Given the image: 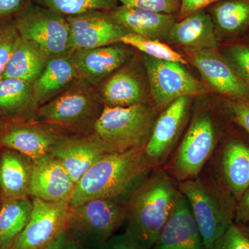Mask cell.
I'll list each match as a JSON object with an SVG mask.
<instances>
[{
	"instance_id": "1",
	"label": "cell",
	"mask_w": 249,
	"mask_h": 249,
	"mask_svg": "<svg viewBox=\"0 0 249 249\" xmlns=\"http://www.w3.org/2000/svg\"><path fill=\"white\" fill-rule=\"evenodd\" d=\"M181 192L164 167L150 170L126 201L124 232L143 249H152L171 217Z\"/></svg>"
},
{
	"instance_id": "2",
	"label": "cell",
	"mask_w": 249,
	"mask_h": 249,
	"mask_svg": "<svg viewBox=\"0 0 249 249\" xmlns=\"http://www.w3.org/2000/svg\"><path fill=\"white\" fill-rule=\"evenodd\" d=\"M143 150L103 156L76 183L69 205L76 206L95 199L126 202L134 188L151 170L145 163Z\"/></svg>"
},
{
	"instance_id": "3",
	"label": "cell",
	"mask_w": 249,
	"mask_h": 249,
	"mask_svg": "<svg viewBox=\"0 0 249 249\" xmlns=\"http://www.w3.org/2000/svg\"><path fill=\"white\" fill-rule=\"evenodd\" d=\"M206 249L235 222L237 201L214 184L202 172L196 178L178 183Z\"/></svg>"
},
{
	"instance_id": "4",
	"label": "cell",
	"mask_w": 249,
	"mask_h": 249,
	"mask_svg": "<svg viewBox=\"0 0 249 249\" xmlns=\"http://www.w3.org/2000/svg\"><path fill=\"white\" fill-rule=\"evenodd\" d=\"M224 137L212 110L199 107L181 142L163 167L178 183L196 178L202 173Z\"/></svg>"
},
{
	"instance_id": "5",
	"label": "cell",
	"mask_w": 249,
	"mask_h": 249,
	"mask_svg": "<svg viewBox=\"0 0 249 249\" xmlns=\"http://www.w3.org/2000/svg\"><path fill=\"white\" fill-rule=\"evenodd\" d=\"M158 109L149 102L127 107H105L92 134L113 153L144 148Z\"/></svg>"
},
{
	"instance_id": "6",
	"label": "cell",
	"mask_w": 249,
	"mask_h": 249,
	"mask_svg": "<svg viewBox=\"0 0 249 249\" xmlns=\"http://www.w3.org/2000/svg\"><path fill=\"white\" fill-rule=\"evenodd\" d=\"M104 107L95 88L78 80L53 100L37 108L29 121L89 135L93 133Z\"/></svg>"
},
{
	"instance_id": "7",
	"label": "cell",
	"mask_w": 249,
	"mask_h": 249,
	"mask_svg": "<svg viewBox=\"0 0 249 249\" xmlns=\"http://www.w3.org/2000/svg\"><path fill=\"white\" fill-rule=\"evenodd\" d=\"M125 219V202L95 199L70 206L67 229L90 248L101 249Z\"/></svg>"
},
{
	"instance_id": "8",
	"label": "cell",
	"mask_w": 249,
	"mask_h": 249,
	"mask_svg": "<svg viewBox=\"0 0 249 249\" xmlns=\"http://www.w3.org/2000/svg\"><path fill=\"white\" fill-rule=\"evenodd\" d=\"M208 178L238 201L249 188V137L238 132L227 134L205 166Z\"/></svg>"
},
{
	"instance_id": "9",
	"label": "cell",
	"mask_w": 249,
	"mask_h": 249,
	"mask_svg": "<svg viewBox=\"0 0 249 249\" xmlns=\"http://www.w3.org/2000/svg\"><path fill=\"white\" fill-rule=\"evenodd\" d=\"M14 22L21 37L40 46L50 56L72 50L70 25L63 15L32 2Z\"/></svg>"
},
{
	"instance_id": "10",
	"label": "cell",
	"mask_w": 249,
	"mask_h": 249,
	"mask_svg": "<svg viewBox=\"0 0 249 249\" xmlns=\"http://www.w3.org/2000/svg\"><path fill=\"white\" fill-rule=\"evenodd\" d=\"M75 134H79L45 123L0 122V147L36 160L52 156L62 142Z\"/></svg>"
},
{
	"instance_id": "11",
	"label": "cell",
	"mask_w": 249,
	"mask_h": 249,
	"mask_svg": "<svg viewBox=\"0 0 249 249\" xmlns=\"http://www.w3.org/2000/svg\"><path fill=\"white\" fill-rule=\"evenodd\" d=\"M149 88L156 107L165 109L183 96L206 92L204 85L178 62L157 60L143 55Z\"/></svg>"
},
{
	"instance_id": "12",
	"label": "cell",
	"mask_w": 249,
	"mask_h": 249,
	"mask_svg": "<svg viewBox=\"0 0 249 249\" xmlns=\"http://www.w3.org/2000/svg\"><path fill=\"white\" fill-rule=\"evenodd\" d=\"M192 96L178 98L157 117L143 157L150 169L163 167L178 147L191 110Z\"/></svg>"
},
{
	"instance_id": "13",
	"label": "cell",
	"mask_w": 249,
	"mask_h": 249,
	"mask_svg": "<svg viewBox=\"0 0 249 249\" xmlns=\"http://www.w3.org/2000/svg\"><path fill=\"white\" fill-rule=\"evenodd\" d=\"M32 201L34 206L30 221L9 249H47L67 229L68 203Z\"/></svg>"
},
{
	"instance_id": "14",
	"label": "cell",
	"mask_w": 249,
	"mask_h": 249,
	"mask_svg": "<svg viewBox=\"0 0 249 249\" xmlns=\"http://www.w3.org/2000/svg\"><path fill=\"white\" fill-rule=\"evenodd\" d=\"M72 50L89 49L121 43L129 31L110 11H93L67 17Z\"/></svg>"
},
{
	"instance_id": "15",
	"label": "cell",
	"mask_w": 249,
	"mask_h": 249,
	"mask_svg": "<svg viewBox=\"0 0 249 249\" xmlns=\"http://www.w3.org/2000/svg\"><path fill=\"white\" fill-rule=\"evenodd\" d=\"M184 49L187 60L213 89L227 98L249 101L248 87L217 49Z\"/></svg>"
},
{
	"instance_id": "16",
	"label": "cell",
	"mask_w": 249,
	"mask_h": 249,
	"mask_svg": "<svg viewBox=\"0 0 249 249\" xmlns=\"http://www.w3.org/2000/svg\"><path fill=\"white\" fill-rule=\"evenodd\" d=\"M132 49L121 42L98 48L73 50L72 58L79 80L96 88L132 60Z\"/></svg>"
},
{
	"instance_id": "17",
	"label": "cell",
	"mask_w": 249,
	"mask_h": 249,
	"mask_svg": "<svg viewBox=\"0 0 249 249\" xmlns=\"http://www.w3.org/2000/svg\"><path fill=\"white\" fill-rule=\"evenodd\" d=\"M132 60L99 84L96 91L105 107H127L148 102L143 75Z\"/></svg>"
},
{
	"instance_id": "18",
	"label": "cell",
	"mask_w": 249,
	"mask_h": 249,
	"mask_svg": "<svg viewBox=\"0 0 249 249\" xmlns=\"http://www.w3.org/2000/svg\"><path fill=\"white\" fill-rule=\"evenodd\" d=\"M29 197L47 202L68 203L76 183L52 156L33 160Z\"/></svg>"
},
{
	"instance_id": "19",
	"label": "cell",
	"mask_w": 249,
	"mask_h": 249,
	"mask_svg": "<svg viewBox=\"0 0 249 249\" xmlns=\"http://www.w3.org/2000/svg\"><path fill=\"white\" fill-rule=\"evenodd\" d=\"M108 153L113 152L93 134H75L62 142L52 157L61 163L76 183L99 159Z\"/></svg>"
},
{
	"instance_id": "20",
	"label": "cell",
	"mask_w": 249,
	"mask_h": 249,
	"mask_svg": "<svg viewBox=\"0 0 249 249\" xmlns=\"http://www.w3.org/2000/svg\"><path fill=\"white\" fill-rule=\"evenodd\" d=\"M152 249H206L189 204L181 193L173 214Z\"/></svg>"
},
{
	"instance_id": "21",
	"label": "cell",
	"mask_w": 249,
	"mask_h": 249,
	"mask_svg": "<svg viewBox=\"0 0 249 249\" xmlns=\"http://www.w3.org/2000/svg\"><path fill=\"white\" fill-rule=\"evenodd\" d=\"M73 50L51 57L43 72L32 84L37 107L53 100L79 80L72 58Z\"/></svg>"
},
{
	"instance_id": "22",
	"label": "cell",
	"mask_w": 249,
	"mask_h": 249,
	"mask_svg": "<svg viewBox=\"0 0 249 249\" xmlns=\"http://www.w3.org/2000/svg\"><path fill=\"white\" fill-rule=\"evenodd\" d=\"M33 165L27 156L0 147V200L29 196Z\"/></svg>"
},
{
	"instance_id": "23",
	"label": "cell",
	"mask_w": 249,
	"mask_h": 249,
	"mask_svg": "<svg viewBox=\"0 0 249 249\" xmlns=\"http://www.w3.org/2000/svg\"><path fill=\"white\" fill-rule=\"evenodd\" d=\"M166 40L184 49H217L219 45L211 16L204 10L177 20Z\"/></svg>"
},
{
	"instance_id": "24",
	"label": "cell",
	"mask_w": 249,
	"mask_h": 249,
	"mask_svg": "<svg viewBox=\"0 0 249 249\" xmlns=\"http://www.w3.org/2000/svg\"><path fill=\"white\" fill-rule=\"evenodd\" d=\"M110 14L129 33L162 42L166 41L170 29L178 19V15L160 14L122 5Z\"/></svg>"
},
{
	"instance_id": "25",
	"label": "cell",
	"mask_w": 249,
	"mask_h": 249,
	"mask_svg": "<svg viewBox=\"0 0 249 249\" xmlns=\"http://www.w3.org/2000/svg\"><path fill=\"white\" fill-rule=\"evenodd\" d=\"M37 108L32 85L16 78L0 79V122L29 121Z\"/></svg>"
},
{
	"instance_id": "26",
	"label": "cell",
	"mask_w": 249,
	"mask_h": 249,
	"mask_svg": "<svg viewBox=\"0 0 249 249\" xmlns=\"http://www.w3.org/2000/svg\"><path fill=\"white\" fill-rule=\"evenodd\" d=\"M51 57L40 46L19 36L1 78H16L32 85L43 72Z\"/></svg>"
},
{
	"instance_id": "27",
	"label": "cell",
	"mask_w": 249,
	"mask_h": 249,
	"mask_svg": "<svg viewBox=\"0 0 249 249\" xmlns=\"http://www.w3.org/2000/svg\"><path fill=\"white\" fill-rule=\"evenodd\" d=\"M211 17L217 37L240 36L249 29V0H220L213 6Z\"/></svg>"
},
{
	"instance_id": "28",
	"label": "cell",
	"mask_w": 249,
	"mask_h": 249,
	"mask_svg": "<svg viewBox=\"0 0 249 249\" xmlns=\"http://www.w3.org/2000/svg\"><path fill=\"white\" fill-rule=\"evenodd\" d=\"M33 201L29 196L0 200V245L9 249L30 221Z\"/></svg>"
},
{
	"instance_id": "29",
	"label": "cell",
	"mask_w": 249,
	"mask_h": 249,
	"mask_svg": "<svg viewBox=\"0 0 249 249\" xmlns=\"http://www.w3.org/2000/svg\"><path fill=\"white\" fill-rule=\"evenodd\" d=\"M34 4L52 10L65 17L93 12L111 11L119 6V0H32Z\"/></svg>"
},
{
	"instance_id": "30",
	"label": "cell",
	"mask_w": 249,
	"mask_h": 249,
	"mask_svg": "<svg viewBox=\"0 0 249 249\" xmlns=\"http://www.w3.org/2000/svg\"><path fill=\"white\" fill-rule=\"evenodd\" d=\"M121 43L128 45L132 49L140 51L144 55L157 60L178 62L187 65L188 60L182 54L178 53L162 41L151 40L129 33L124 36Z\"/></svg>"
},
{
	"instance_id": "31",
	"label": "cell",
	"mask_w": 249,
	"mask_h": 249,
	"mask_svg": "<svg viewBox=\"0 0 249 249\" xmlns=\"http://www.w3.org/2000/svg\"><path fill=\"white\" fill-rule=\"evenodd\" d=\"M220 53L249 89V44H231Z\"/></svg>"
},
{
	"instance_id": "32",
	"label": "cell",
	"mask_w": 249,
	"mask_h": 249,
	"mask_svg": "<svg viewBox=\"0 0 249 249\" xmlns=\"http://www.w3.org/2000/svg\"><path fill=\"white\" fill-rule=\"evenodd\" d=\"M19 37L14 19L0 22V79Z\"/></svg>"
},
{
	"instance_id": "33",
	"label": "cell",
	"mask_w": 249,
	"mask_h": 249,
	"mask_svg": "<svg viewBox=\"0 0 249 249\" xmlns=\"http://www.w3.org/2000/svg\"><path fill=\"white\" fill-rule=\"evenodd\" d=\"M122 6L160 14L178 15L181 0H119Z\"/></svg>"
},
{
	"instance_id": "34",
	"label": "cell",
	"mask_w": 249,
	"mask_h": 249,
	"mask_svg": "<svg viewBox=\"0 0 249 249\" xmlns=\"http://www.w3.org/2000/svg\"><path fill=\"white\" fill-rule=\"evenodd\" d=\"M224 109L231 122L242 129L249 137V101L227 98Z\"/></svg>"
},
{
	"instance_id": "35",
	"label": "cell",
	"mask_w": 249,
	"mask_h": 249,
	"mask_svg": "<svg viewBox=\"0 0 249 249\" xmlns=\"http://www.w3.org/2000/svg\"><path fill=\"white\" fill-rule=\"evenodd\" d=\"M211 249H249V238L242 226L234 222Z\"/></svg>"
},
{
	"instance_id": "36",
	"label": "cell",
	"mask_w": 249,
	"mask_h": 249,
	"mask_svg": "<svg viewBox=\"0 0 249 249\" xmlns=\"http://www.w3.org/2000/svg\"><path fill=\"white\" fill-rule=\"evenodd\" d=\"M31 3L32 0H0V22L14 19Z\"/></svg>"
},
{
	"instance_id": "37",
	"label": "cell",
	"mask_w": 249,
	"mask_h": 249,
	"mask_svg": "<svg viewBox=\"0 0 249 249\" xmlns=\"http://www.w3.org/2000/svg\"><path fill=\"white\" fill-rule=\"evenodd\" d=\"M47 249H92L66 229L63 231Z\"/></svg>"
},
{
	"instance_id": "38",
	"label": "cell",
	"mask_w": 249,
	"mask_h": 249,
	"mask_svg": "<svg viewBox=\"0 0 249 249\" xmlns=\"http://www.w3.org/2000/svg\"><path fill=\"white\" fill-rule=\"evenodd\" d=\"M219 1L220 0H181V6L177 20H180L194 13L202 11L210 5L215 4Z\"/></svg>"
},
{
	"instance_id": "39",
	"label": "cell",
	"mask_w": 249,
	"mask_h": 249,
	"mask_svg": "<svg viewBox=\"0 0 249 249\" xmlns=\"http://www.w3.org/2000/svg\"><path fill=\"white\" fill-rule=\"evenodd\" d=\"M101 249H143L125 232L114 235L106 242Z\"/></svg>"
},
{
	"instance_id": "40",
	"label": "cell",
	"mask_w": 249,
	"mask_h": 249,
	"mask_svg": "<svg viewBox=\"0 0 249 249\" xmlns=\"http://www.w3.org/2000/svg\"><path fill=\"white\" fill-rule=\"evenodd\" d=\"M249 222V188L237 201L236 208L235 223L245 225Z\"/></svg>"
},
{
	"instance_id": "41",
	"label": "cell",
	"mask_w": 249,
	"mask_h": 249,
	"mask_svg": "<svg viewBox=\"0 0 249 249\" xmlns=\"http://www.w3.org/2000/svg\"><path fill=\"white\" fill-rule=\"evenodd\" d=\"M242 227H243L244 230L247 234V236H248L249 238V222L247 223V224H245V225H242Z\"/></svg>"
},
{
	"instance_id": "42",
	"label": "cell",
	"mask_w": 249,
	"mask_h": 249,
	"mask_svg": "<svg viewBox=\"0 0 249 249\" xmlns=\"http://www.w3.org/2000/svg\"><path fill=\"white\" fill-rule=\"evenodd\" d=\"M0 249H1V245H0Z\"/></svg>"
},
{
	"instance_id": "43",
	"label": "cell",
	"mask_w": 249,
	"mask_h": 249,
	"mask_svg": "<svg viewBox=\"0 0 249 249\" xmlns=\"http://www.w3.org/2000/svg\"></svg>"
}]
</instances>
